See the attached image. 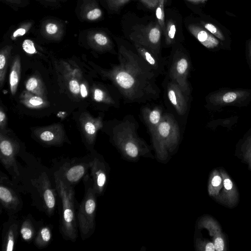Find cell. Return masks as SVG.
I'll list each match as a JSON object with an SVG mask.
<instances>
[{
  "instance_id": "obj_1",
  "label": "cell",
  "mask_w": 251,
  "mask_h": 251,
  "mask_svg": "<svg viewBox=\"0 0 251 251\" xmlns=\"http://www.w3.org/2000/svg\"><path fill=\"white\" fill-rule=\"evenodd\" d=\"M119 63L104 73L125 103H145L159 99V76L135 51L122 44L118 46Z\"/></svg>"
},
{
  "instance_id": "obj_2",
  "label": "cell",
  "mask_w": 251,
  "mask_h": 251,
  "mask_svg": "<svg viewBox=\"0 0 251 251\" xmlns=\"http://www.w3.org/2000/svg\"><path fill=\"white\" fill-rule=\"evenodd\" d=\"M139 125L133 115L117 121L112 130V140L126 157L135 160L150 152L146 142L137 134Z\"/></svg>"
},
{
  "instance_id": "obj_3",
  "label": "cell",
  "mask_w": 251,
  "mask_h": 251,
  "mask_svg": "<svg viewBox=\"0 0 251 251\" xmlns=\"http://www.w3.org/2000/svg\"><path fill=\"white\" fill-rule=\"evenodd\" d=\"M54 179L62 205L60 232L65 240L74 242L78 237V229L74 187L65 183L56 172L54 173Z\"/></svg>"
},
{
  "instance_id": "obj_4",
  "label": "cell",
  "mask_w": 251,
  "mask_h": 251,
  "mask_svg": "<svg viewBox=\"0 0 251 251\" xmlns=\"http://www.w3.org/2000/svg\"><path fill=\"white\" fill-rule=\"evenodd\" d=\"M151 137L157 157L161 160H165L169 153L176 149L180 140L179 126L174 116L164 113L161 121Z\"/></svg>"
},
{
  "instance_id": "obj_5",
  "label": "cell",
  "mask_w": 251,
  "mask_h": 251,
  "mask_svg": "<svg viewBox=\"0 0 251 251\" xmlns=\"http://www.w3.org/2000/svg\"><path fill=\"white\" fill-rule=\"evenodd\" d=\"M82 180L84 195L78 207L77 220L80 237L84 241L95 231L97 195L93 188L92 179L88 174Z\"/></svg>"
},
{
  "instance_id": "obj_6",
  "label": "cell",
  "mask_w": 251,
  "mask_h": 251,
  "mask_svg": "<svg viewBox=\"0 0 251 251\" xmlns=\"http://www.w3.org/2000/svg\"><path fill=\"white\" fill-rule=\"evenodd\" d=\"M191 66L188 53L181 48L175 50L167 60V77L178 85L189 96L191 90L188 76Z\"/></svg>"
},
{
  "instance_id": "obj_7",
  "label": "cell",
  "mask_w": 251,
  "mask_h": 251,
  "mask_svg": "<svg viewBox=\"0 0 251 251\" xmlns=\"http://www.w3.org/2000/svg\"><path fill=\"white\" fill-rule=\"evenodd\" d=\"M162 29L158 22L147 25H136L129 35L130 40L148 49L159 56L161 55Z\"/></svg>"
},
{
  "instance_id": "obj_8",
  "label": "cell",
  "mask_w": 251,
  "mask_h": 251,
  "mask_svg": "<svg viewBox=\"0 0 251 251\" xmlns=\"http://www.w3.org/2000/svg\"><path fill=\"white\" fill-rule=\"evenodd\" d=\"M90 158L73 159L62 164L55 172L67 184L75 186L88 174Z\"/></svg>"
},
{
  "instance_id": "obj_9",
  "label": "cell",
  "mask_w": 251,
  "mask_h": 251,
  "mask_svg": "<svg viewBox=\"0 0 251 251\" xmlns=\"http://www.w3.org/2000/svg\"><path fill=\"white\" fill-rule=\"evenodd\" d=\"M0 202L8 216L16 214L23 206L20 194L14 188L7 176L2 172L0 176Z\"/></svg>"
},
{
  "instance_id": "obj_10",
  "label": "cell",
  "mask_w": 251,
  "mask_h": 251,
  "mask_svg": "<svg viewBox=\"0 0 251 251\" xmlns=\"http://www.w3.org/2000/svg\"><path fill=\"white\" fill-rule=\"evenodd\" d=\"M35 186L37 188L44 202V208L47 214L51 216L56 207V189L53 188L50 181L45 172H43L34 180Z\"/></svg>"
},
{
  "instance_id": "obj_11",
  "label": "cell",
  "mask_w": 251,
  "mask_h": 251,
  "mask_svg": "<svg viewBox=\"0 0 251 251\" xmlns=\"http://www.w3.org/2000/svg\"><path fill=\"white\" fill-rule=\"evenodd\" d=\"M165 89L168 100L176 113L179 116L184 115L188 110L189 96L167 77Z\"/></svg>"
},
{
  "instance_id": "obj_12",
  "label": "cell",
  "mask_w": 251,
  "mask_h": 251,
  "mask_svg": "<svg viewBox=\"0 0 251 251\" xmlns=\"http://www.w3.org/2000/svg\"><path fill=\"white\" fill-rule=\"evenodd\" d=\"M90 164L93 188L97 196H99L103 193L107 184V168L104 160L98 156L90 158Z\"/></svg>"
},
{
  "instance_id": "obj_13",
  "label": "cell",
  "mask_w": 251,
  "mask_h": 251,
  "mask_svg": "<svg viewBox=\"0 0 251 251\" xmlns=\"http://www.w3.org/2000/svg\"><path fill=\"white\" fill-rule=\"evenodd\" d=\"M0 160L1 164L7 171L17 176L20 175L17 164L16 155L19 152V147L16 143L8 138L1 137L0 143Z\"/></svg>"
},
{
  "instance_id": "obj_14",
  "label": "cell",
  "mask_w": 251,
  "mask_h": 251,
  "mask_svg": "<svg viewBox=\"0 0 251 251\" xmlns=\"http://www.w3.org/2000/svg\"><path fill=\"white\" fill-rule=\"evenodd\" d=\"M21 222L16 214L9 216L3 224L1 234V250L13 251L20 233Z\"/></svg>"
},
{
  "instance_id": "obj_15",
  "label": "cell",
  "mask_w": 251,
  "mask_h": 251,
  "mask_svg": "<svg viewBox=\"0 0 251 251\" xmlns=\"http://www.w3.org/2000/svg\"><path fill=\"white\" fill-rule=\"evenodd\" d=\"M133 45L138 54L158 75L165 74L167 65L166 59L155 54L137 43L133 42Z\"/></svg>"
},
{
  "instance_id": "obj_16",
  "label": "cell",
  "mask_w": 251,
  "mask_h": 251,
  "mask_svg": "<svg viewBox=\"0 0 251 251\" xmlns=\"http://www.w3.org/2000/svg\"><path fill=\"white\" fill-rule=\"evenodd\" d=\"M141 115L151 135L156 129L162 120L164 113L162 108L160 106L151 107L145 106L141 109Z\"/></svg>"
},
{
  "instance_id": "obj_17",
  "label": "cell",
  "mask_w": 251,
  "mask_h": 251,
  "mask_svg": "<svg viewBox=\"0 0 251 251\" xmlns=\"http://www.w3.org/2000/svg\"><path fill=\"white\" fill-rule=\"evenodd\" d=\"M188 28L190 32L205 47L213 48L218 46V40L204 28L194 25H190Z\"/></svg>"
},
{
  "instance_id": "obj_18",
  "label": "cell",
  "mask_w": 251,
  "mask_h": 251,
  "mask_svg": "<svg viewBox=\"0 0 251 251\" xmlns=\"http://www.w3.org/2000/svg\"><path fill=\"white\" fill-rule=\"evenodd\" d=\"M41 33L47 38L58 40L63 36L64 27L62 23L57 21L46 20L41 25Z\"/></svg>"
},
{
  "instance_id": "obj_19",
  "label": "cell",
  "mask_w": 251,
  "mask_h": 251,
  "mask_svg": "<svg viewBox=\"0 0 251 251\" xmlns=\"http://www.w3.org/2000/svg\"><path fill=\"white\" fill-rule=\"evenodd\" d=\"M80 16L84 20L94 21L100 19L102 11L94 0H83L80 9Z\"/></svg>"
},
{
  "instance_id": "obj_20",
  "label": "cell",
  "mask_w": 251,
  "mask_h": 251,
  "mask_svg": "<svg viewBox=\"0 0 251 251\" xmlns=\"http://www.w3.org/2000/svg\"><path fill=\"white\" fill-rule=\"evenodd\" d=\"M87 39L89 43L101 50H110L113 48L112 42L102 31L94 30L88 32Z\"/></svg>"
},
{
  "instance_id": "obj_21",
  "label": "cell",
  "mask_w": 251,
  "mask_h": 251,
  "mask_svg": "<svg viewBox=\"0 0 251 251\" xmlns=\"http://www.w3.org/2000/svg\"><path fill=\"white\" fill-rule=\"evenodd\" d=\"M39 226L31 216L26 217L20 225V234L22 239L27 243L33 241Z\"/></svg>"
},
{
  "instance_id": "obj_22",
  "label": "cell",
  "mask_w": 251,
  "mask_h": 251,
  "mask_svg": "<svg viewBox=\"0 0 251 251\" xmlns=\"http://www.w3.org/2000/svg\"><path fill=\"white\" fill-rule=\"evenodd\" d=\"M52 238V231L49 225L39 226L33 240L34 245L39 249L47 247Z\"/></svg>"
},
{
  "instance_id": "obj_23",
  "label": "cell",
  "mask_w": 251,
  "mask_h": 251,
  "mask_svg": "<svg viewBox=\"0 0 251 251\" xmlns=\"http://www.w3.org/2000/svg\"><path fill=\"white\" fill-rule=\"evenodd\" d=\"M20 59L17 56L15 58L11 70L9 77L10 91L14 95L17 90L20 76Z\"/></svg>"
},
{
  "instance_id": "obj_24",
  "label": "cell",
  "mask_w": 251,
  "mask_h": 251,
  "mask_svg": "<svg viewBox=\"0 0 251 251\" xmlns=\"http://www.w3.org/2000/svg\"><path fill=\"white\" fill-rule=\"evenodd\" d=\"M12 48L11 46H7L2 49L0 54V82L2 86L4 80L7 63L10 51Z\"/></svg>"
},
{
  "instance_id": "obj_25",
  "label": "cell",
  "mask_w": 251,
  "mask_h": 251,
  "mask_svg": "<svg viewBox=\"0 0 251 251\" xmlns=\"http://www.w3.org/2000/svg\"><path fill=\"white\" fill-rule=\"evenodd\" d=\"M176 32V26L175 22L169 20L166 26L165 36V41L167 46H171L175 42V38Z\"/></svg>"
},
{
  "instance_id": "obj_26",
  "label": "cell",
  "mask_w": 251,
  "mask_h": 251,
  "mask_svg": "<svg viewBox=\"0 0 251 251\" xmlns=\"http://www.w3.org/2000/svg\"><path fill=\"white\" fill-rule=\"evenodd\" d=\"M164 2L165 0H159L155 10V15L157 22L161 26L163 34H164L166 30L164 6Z\"/></svg>"
},
{
  "instance_id": "obj_27",
  "label": "cell",
  "mask_w": 251,
  "mask_h": 251,
  "mask_svg": "<svg viewBox=\"0 0 251 251\" xmlns=\"http://www.w3.org/2000/svg\"><path fill=\"white\" fill-rule=\"evenodd\" d=\"M41 141L50 144H58L61 139L56 137L55 135L51 131H45L42 132L39 135Z\"/></svg>"
},
{
  "instance_id": "obj_28",
  "label": "cell",
  "mask_w": 251,
  "mask_h": 251,
  "mask_svg": "<svg viewBox=\"0 0 251 251\" xmlns=\"http://www.w3.org/2000/svg\"><path fill=\"white\" fill-rule=\"evenodd\" d=\"M32 23L28 22L21 25L15 30L11 35V39L14 40L17 37L22 36L26 34L32 26Z\"/></svg>"
},
{
  "instance_id": "obj_29",
  "label": "cell",
  "mask_w": 251,
  "mask_h": 251,
  "mask_svg": "<svg viewBox=\"0 0 251 251\" xmlns=\"http://www.w3.org/2000/svg\"><path fill=\"white\" fill-rule=\"evenodd\" d=\"M201 25L203 27L211 33L213 35L216 36L221 40L225 39V37L220 30H219L216 26L210 23L201 22Z\"/></svg>"
},
{
  "instance_id": "obj_30",
  "label": "cell",
  "mask_w": 251,
  "mask_h": 251,
  "mask_svg": "<svg viewBox=\"0 0 251 251\" xmlns=\"http://www.w3.org/2000/svg\"><path fill=\"white\" fill-rule=\"evenodd\" d=\"M109 8L112 10L117 11L122 6L130 0H105Z\"/></svg>"
},
{
  "instance_id": "obj_31",
  "label": "cell",
  "mask_w": 251,
  "mask_h": 251,
  "mask_svg": "<svg viewBox=\"0 0 251 251\" xmlns=\"http://www.w3.org/2000/svg\"><path fill=\"white\" fill-rule=\"evenodd\" d=\"M23 49L28 54H34L36 52L34 43L29 39H25L23 43Z\"/></svg>"
},
{
  "instance_id": "obj_32",
  "label": "cell",
  "mask_w": 251,
  "mask_h": 251,
  "mask_svg": "<svg viewBox=\"0 0 251 251\" xmlns=\"http://www.w3.org/2000/svg\"><path fill=\"white\" fill-rule=\"evenodd\" d=\"M38 86V80L35 77H31L26 83V89L29 91H33Z\"/></svg>"
},
{
  "instance_id": "obj_33",
  "label": "cell",
  "mask_w": 251,
  "mask_h": 251,
  "mask_svg": "<svg viewBox=\"0 0 251 251\" xmlns=\"http://www.w3.org/2000/svg\"><path fill=\"white\" fill-rule=\"evenodd\" d=\"M70 91L75 94H78L80 92V86L78 82L75 80H72L69 82Z\"/></svg>"
},
{
  "instance_id": "obj_34",
  "label": "cell",
  "mask_w": 251,
  "mask_h": 251,
  "mask_svg": "<svg viewBox=\"0 0 251 251\" xmlns=\"http://www.w3.org/2000/svg\"><path fill=\"white\" fill-rule=\"evenodd\" d=\"M85 130L86 132L89 135L93 137L94 139V135L96 131V128L95 126L92 123L88 122L85 125Z\"/></svg>"
},
{
  "instance_id": "obj_35",
  "label": "cell",
  "mask_w": 251,
  "mask_h": 251,
  "mask_svg": "<svg viewBox=\"0 0 251 251\" xmlns=\"http://www.w3.org/2000/svg\"><path fill=\"white\" fill-rule=\"evenodd\" d=\"M146 7L150 9H155L157 6L159 0H139Z\"/></svg>"
},
{
  "instance_id": "obj_36",
  "label": "cell",
  "mask_w": 251,
  "mask_h": 251,
  "mask_svg": "<svg viewBox=\"0 0 251 251\" xmlns=\"http://www.w3.org/2000/svg\"><path fill=\"white\" fill-rule=\"evenodd\" d=\"M237 97V95L234 92H228L226 93L223 97V101L226 103H229L233 101Z\"/></svg>"
},
{
  "instance_id": "obj_37",
  "label": "cell",
  "mask_w": 251,
  "mask_h": 251,
  "mask_svg": "<svg viewBox=\"0 0 251 251\" xmlns=\"http://www.w3.org/2000/svg\"><path fill=\"white\" fill-rule=\"evenodd\" d=\"M43 102V99L37 96L32 97L29 100V103L33 106H39L42 104Z\"/></svg>"
},
{
  "instance_id": "obj_38",
  "label": "cell",
  "mask_w": 251,
  "mask_h": 251,
  "mask_svg": "<svg viewBox=\"0 0 251 251\" xmlns=\"http://www.w3.org/2000/svg\"><path fill=\"white\" fill-rule=\"evenodd\" d=\"M215 250L222 251L224 250V243L223 240L220 237H217L214 241Z\"/></svg>"
},
{
  "instance_id": "obj_39",
  "label": "cell",
  "mask_w": 251,
  "mask_h": 251,
  "mask_svg": "<svg viewBox=\"0 0 251 251\" xmlns=\"http://www.w3.org/2000/svg\"><path fill=\"white\" fill-rule=\"evenodd\" d=\"M221 178L218 176H216L213 177L211 181V184L215 187L218 186L221 183Z\"/></svg>"
},
{
  "instance_id": "obj_40",
  "label": "cell",
  "mask_w": 251,
  "mask_h": 251,
  "mask_svg": "<svg viewBox=\"0 0 251 251\" xmlns=\"http://www.w3.org/2000/svg\"><path fill=\"white\" fill-rule=\"evenodd\" d=\"M80 93L83 98H85L87 96V91L84 84H81L80 86Z\"/></svg>"
},
{
  "instance_id": "obj_41",
  "label": "cell",
  "mask_w": 251,
  "mask_h": 251,
  "mask_svg": "<svg viewBox=\"0 0 251 251\" xmlns=\"http://www.w3.org/2000/svg\"><path fill=\"white\" fill-rule=\"evenodd\" d=\"M224 184L225 188L226 190H230L232 188V183L231 181L228 178L225 179Z\"/></svg>"
},
{
  "instance_id": "obj_42",
  "label": "cell",
  "mask_w": 251,
  "mask_h": 251,
  "mask_svg": "<svg viewBox=\"0 0 251 251\" xmlns=\"http://www.w3.org/2000/svg\"><path fill=\"white\" fill-rule=\"evenodd\" d=\"M206 251H214L215 250L214 245L212 243H208L205 246Z\"/></svg>"
},
{
  "instance_id": "obj_43",
  "label": "cell",
  "mask_w": 251,
  "mask_h": 251,
  "mask_svg": "<svg viewBox=\"0 0 251 251\" xmlns=\"http://www.w3.org/2000/svg\"><path fill=\"white\" fill-rule=\"evenodd\" d=\"M194 4H201L205 3L207 0H186Z\"/></svg>"
},
{
  "instance_id": "obj_44",
  "label": "cell",
  "mask_w": 251,
  "mask_h": 251,
  "mask_svg": "<svg viewBox=\"0 0 251 251\" xmlns=\"http://www.w3.org/2000/svg\"><path fill=\"white\" fill-rule=\"evenodd\" d=\"M5 1L14 4H20L22 0H5Z\"/></svg>"
},
{
  "instance_id": "obj_45",
  "label": "cell",
  "mask_w": 251,
  "mask_h": 251,
  "mask_svg": "<svg viewBox=\"0 0 251 251\" xmlns=\"http://www.w3.org/2000/svg\"><path fill=\"white\" fill-rule=\"evenodd\" d=\"M5 114L2 111H0V122L1 124V125L2 124V122L5 119Z\"/></svg>"
},
{
  "instance_id": "obj_46",
  "label": "cell",
  "mask_w": 251,
  "mask_h": 251,
  "mask_svg": "<svg viewBox=\"0 0 251 251\" xmlns=\"http://www.w3.org/2000/svg\"><path fill=\"white\" fill-rule=\"evenodd\" d=\"M48 1H50V2H54L55 1V0H46Z\"/></svg>"
},
{
  "instance_id": "obj_47",
  "label": "cell",
  "mask_w": 251,
  "mask_h": 251,
  "mask_svg": "<svg viewBox=\"0 0 251 251\" xmlns=\"http://www.w3.org/2000/svg\"></svg>"
}]
</instances>
